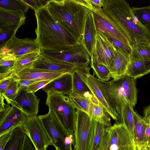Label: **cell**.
I'll use <instances>...</instances> for the list:
<instances>
[{"instance_id": "6da1fadb", "label": "cell", "mask_w": 150, "mask_h": 150, "mask_svg": "<svg viewBox=\"0 0 150 150\" xmlns=\"http://www.w3.org/2000/svg\"><path fill=\"white\" fill-rule=\"evenodd\" d=\"M34 11L37 23L35 40L41 51L67 50L78 43L51 15L46 5Z\"/></svg>"}, {"instance_id": "7a4b0ae2", "label": "cell", "mask_w": 150, "mask_h": 150, "mask_svg": "<svg viewBox=\"0 0 150 150\" xmlns=\"http://www.w3.org/2000/svg\"><path fill=\"white\" fill-rule=\"evenodd\" d=\"M102 9L109 19L127 33L132 45L135 42L150 43V26L145 27L141 23L127 1L104 0Z\"/></svg>"}, {"instance_id": "3957f363", "label": "cell", "mask_w": 150, "mask_h": 150, "mask_svg": "<svg viewBox=\"0 0 150 150\" xmlns=\"http://www.w3.org/2000/svg\"><path fill=\"white\" fill-rule=\"evenodd\" d=\"M46 6L57 21L80 43L88 9L73 0H50Z\"/></svg>"}, {"instance_id": "277c9868", "label": "cell", "mask_w": 150, "mask_h": 150, "mask_svg": "<svg viewBox=\"0 0 150 150\" xmlns=\"http://www.w3.org/2000/svg\"><path fill=\"white\" fill-rule=\"evenodd\" d=\"M82 78L92 93L111 117L120 123L122 114L126 101L117 95L110 81L99 79L90 72Z\"/></svg>"}, {"instance_id": "5b68a950", "label": "cell", "mask_w": 150, "mask_h": 150, "mask_svg": "<svg viewBox=\"0 0 150 150\" xmlns=\"http://www.w3.org/2000/svg\"><path fill=\"white\" fill-rule=\"evenodd\" d=\"M46 104L70 134L74 133L75 108L68 96L60 93L47 94Z\"/></svg>"}, {"instance_id": "8992f818", "label": "cell", "mask_w": 150, "mask_h": 150, "mask_svg": "<svg viewBox=\"0 0 150 150\" xmlns=\"http://www.w3.org/2000/svg\"><path fill=\"white\" fill-rule=\"evenodd\" d=\"M106 141L105 150H137L134 138L122 123L107 127Z\"/></svg>"}, {"instance_id": "52a82bcc", "label": "cell", "mask_w": 150, "mask_h": 150, "mask_svg": "<svg viewBox=\"0 0 150 150\" xmlns=\"http://www.w3.org/2000/svg\"><path fill=\"white\" fill-rule=\"evenodd\" d=\"M55 148L65 150L70 134L54 114L49 110L46 114L38 116Z\"/></svg>"}, {"instance_id": "ba28073f", "label": "cell", "mask_w": 150, "mask_h": 150, "mask_svg": "<svg viewBox=\"0 0 150 150\" xmlns=\"http://www.w3.org/2000/svg\"><path fill=\"white\" fill-rule=\"evenodd\" d=\"M14 33L6 42L0 45V56H8L17 58L33 52L41 53V50L35 39H20Z\"/></svg>"}, {"instance_id": "9c48e42d", "label": "cell", "mask_w": 150, "mask_h": 150, "mask_svg": "<svg viewBox=\"0 0 150 150\" xmlns=\"http://www.w3.org/2000/svg\"><path fill=\"white\" fill-rule=\"evenodd\" d=\"M36 150H47L52 142L38 116H28L22 126Z\"/></svg>"}, {"instance_id": "30bf717a", "label": "cell", "mask_w": 150, "mask_h": 150, "mask_svg": "<svg viewBox=\"0 0 150 150\" xmlns=\"http://www.w3.org/2000/svg\"><path fill=\"white\" fill-rule=\"evenodd\" d=\"M116 51L115 47L106 36L100 31H97L91 63L103 65L110 71Z\"/></svg>"}, {"instance_id": "8fae6325", "label": "cell", "mask_w": 150, "mask_h": 150, "mask_svg": "<svg viewBox=\"0 0 150 150\" xmlns=\"http://www.w3.org/2000/svg\"><path fill=\"white\" fill-rule=\"evenodd\" d=\"M91 11L97 31L107 33L132 47V43L128 35L119 25L112 21L105 15L102 8L94 6L93 9Z\"/></svg>"}, {"instance_id": "7c38bea8", "label": "cell", "mask_w": 150, "mask_h": 150, "mask_svg": "<svg viewBox=\"0 0 150 150\" xmlns=\"http://www.w3.org/2000/svg\"><path fill=\"white\" fill-rule=\"evenodd\" d=\"M91 120L87 113L76 109L73 129L75 150H89Z\"/></svg>"}, {"instance_id": "4fadbf2b", "label": "cell", "mask_w": 150, "mask_h": 150, "mask_svg": "<svg viewBox=\"0 0 150 150\" xmlns=\"http://www.w3.org/2000/svg\"><path fill=\"white\" fill-rule=\"evenodd\" d=\"M41 51L55 59L73 64L84 65L91 63V57L80 43L67 50L59 52Z\"/></svg>"}, {"instance_id": "5bb4252c", "label": "cell", "mask_w": 150, "mask_h": 150, "mask_svg": "<svg viewBox=\"0 0 150 150\" xmlns=\"http://www.w3.org/2000/svg\"><path fill=\"white\" fill-rule=\"evenodd\" d=\"M83 65H84L74 64L57 60L41 51L39 57L34 62L31 67L51 72L65 74H72Z\"/></svg>"}, {"instance_id": "9a60e30c", "label": "cell", "mask_w": 150, "mask_h": 150, "mask_svg": "<svg viewBox=\"0 0 150 150\" xmlns=\"http://www.w3.org/2000/svg\"><path fill=\"white\" fill-rule=\"evenodd\" d=\"M40 100L35 93L28 92L25 88L18 93L11 105L18 107L28 116H36Z\"/></svg>"}, {"instance_id": "2e32d148", "label": "cell", "mask_w": 150, "mask_h": 150, "mask_svg": "<svg viewBox=\"0 0 150 150\" xmlns=\"http://www.w3.org/2000/svg\"><path fill=\"white\" fill-rule=\"evenodd\" d=\"M25 14L0 9V32L11 31L16 33L25 24Z\"/></svg>"}, {"instance_id": "e0dca14e", "label": "cell", "mask_w": 150, "mask_h": 150, "mask_svg": "<svg viewBox=\"0 0 150 150\" xmlns=\"http://www.w3.org/2000/svg\"><path fill=\"white\" fill-rule=\"evenodd\" d=\"M112 81L115 86L123 95L126 102L134 107L137 100L136 79L125 75Z\"/></svg>"}, {"instance_id": "ac0fdd59", "label": "cell", "mask_w": 150, "mask_h": 150, "mask_svg": "<svg viewBox=\"0 0 150 150\" xmlns=\"http://www.w3.org/2000/svg\"><path fill=\"white\" fill-rule=\"evenodd\" d=\"M28 117L18 107L11 105L3 120L0 122V136L22 126Z\"/></svg>"}, {"instance_id": "d6986e66", "label": "cell", "mask_w": 150, "mask_h": 150, "mask_svg": "<svg viewBox=\"0 0 150 150\" xmlns=\"http://www.w3.org/2000/svg\"><path fill=\"white\" fill-rule=\"evenodd\" d=\"M97 32L93 13L88 9L86 18L83 34L80 43L91 57L96 43Z\"/></svg>"}, {"instance_id": "ffe728a7", "label": "cell", "mask_w": 150, "mask_h": 150, "mask_svg": "<svg viewBox=\"0 0 150 150\" xmlns=\"http://www.w3.org/2000/svg\"><path fill=\"white\" fill-rule=\"evenodd\" d=\"M108 127L92 118L89 150H105Z\"/></svg>"}, {"instance_id": "44dd1931", "label": "cell", "mask_w": 150, "mask_h": 150, "mask_svg": "<svg viewBox=\"0 0 150 150\" xmlns=\"http://www.w3.org/2000/svg\"><path fill=\"white\" fill-rule=\"evenodd\" d=\"M72 89V74L67 73L54 79L42 90L47 94L60 93L68 96Z\"/></svg>"}, {"instance_id": "7402d4cb", "label": "cell", "mask_w": 150, "mask_h": 150, "mask_svg": "<svg viewBox=\"0 0 150 150\" xmlns=\"http://www.w3.org/2000/svg\"><path fill=\"white\" fill-rule=\"evenodd\" d=\"M64 74H65L51 72L47 71L29 67L23 70L16 75L15 77L17 80H29L38 81L54 79Z\"/></svg>"}, {"instance_id": "603a6c76", "label": "cell", "mask_w": 150, "mask_h": 150, "mask_svg": "<svg viewBox=\"0 0 150 150\" xmlns=\"http://www.w3.org/2000/svg\"><path fill=\"white\" fill-rule=\"evenodd\" d=\"M84 65L79 67L72 74L73 89L72 92L82 96L98 105H100L82 78L81 69Z\"/></svg>"}, {"instance_id": "cb8c5ba5", "label": "cell", "mask_w": 150, "mask_h": 150, "mask_svg": "<svg viewBox=\"0 0 150 150\" xmlns=\"http://www.w3.org/2000/svg\"><path fill=\"white\" fill-rule=\"evenodd\" d=\"M40 53H31L17 58L11 69L7 73L0 76V80L4 78L15 76L23 70L31 67L34 62L39 57Z\"/></svg>"}, {"instance_id": "d4e9b609", "label": "cell", "mask_w": 150, "mask_h": 150, "mask_svg": "<svg viewBox=\"0 0 150 150\" xmlns=\"http://www.w3.org/2000/svg\"><path fill=\"white\" fill-rule=\"evenodd\" d=\"M110 69L111 77L117 80L126 74L129 58L118 49Z\"/></svg>"}, {"instance_id": "484cf974", "label": "cell", "mask_w": 150, "mask_h": 150, "mask_svg": "<svg viewBox=\"0 0 150 150\" xmlns=\"http://www.w3.org/2000/svg\"><path fill=\"white\" fill-rule=\"evenodd\" d=\"M150 72V61L130 59L125 75L136 79Z\"/></svg>"}, {"instance_id": "4316f807", "label": "cell", "mask_w": 150, "mask_h": 150, "mask_svg": "<svg viewBox=\"0 0 150 150\" xmlns=\"http://www.w3.org/2000/svg\"><path fill=\"white\" fill-rule=\"evenodd\" d=\"M134 121V139L137 147L144 145V137L146 128L149 124L144 117L132 110Z\"/></svg>"}, {"instance_id": "83f0119b", "label": "cell", "mask_w": 150, "mask_h": 150, "mask_svg": "<svg viewBox=\"0 0 150 150\" xmlns=\"http://www.w3.org/2000/svg\"><path fill=\"white\" fill-rule=\"evenodd\" d=\"M88 115L93 119L108 127L112 126L110 116L100 105L91 102Z\"/></svg>"}, {"instance_id": "f1b7e54d", "label": "cell", "mask_w": 150, "mask_h": 150, "mask_svg": "<svg viewBox=\"0 0 150 150\" xmlns=\"http://www.w3.org/2000/svg\"><path fill=\"white\" fill-rule=\"evenodd\" d=\"M25 134L22 126L14 129L4 150H22Z\"/></svg>"}, {"instance_id": "f546056e", "label": "cell", "mask_w": 150, "mask_h": 150, "mask_svg": "<svg viewBox=\"0 0 150 150\" xmlns=\"http://www.w3.org/2000/svg\"><path fill=\"white\" fill-rule=\"evenodd\" d=\"M132 48L130 59L150 61V43L135 42L132 46Z\"/></svg>"}, {"instance_id": "4dcf8cb0", "label": "cell", "mask_w": 150, "mask_h": 150, "mask_svg": "<svg viewBox=\"0 0 150 150\" xmlns=\"http://www.w3.org/2000/svg\"><path fill=\"white\" fill-rule=\"evenodd\" d=\"M30 7L23 0H1L0 9L7 11L22 12L25 14Z\"/></svg>"}, {"instance_id": "1f68e13d", "label": "cell", "mask_w": 150, "mask_h": 150, "mask_svg": "<svg viewBox=\"0 0 150 150\" xmlns=\"http://www.w3.org/2000/svg\"><path fill=\"white\" fill-rule=\"evenodd\" d=\"M133 107L126 103L122 110L120 123L127 128L134 139V121L132 110Z\"/></svg>"}, {"instance_id": "d6a6232c", "label": "cell", "mask_w": 150, "mask_h": 150, "mask_svg": "<svg viewBox=\"0 0 150 150\" xmlns=\"http://www.w3.org/2000/svg\"><path fill=\"white\" fill-rule=\"evenodd\" d=\"M68 96L75 108L88 114L90 104L91 102L82 96L72 92Z\"/></svg>"}, {"instance_id": "836d02e7", "label": "cell", "mask_w": 150, "mask_h": 150, "mask_svg": "<svg viewBox=\"0 0 150 150\" xmlns=\"http://www.w3.org/2000/svg\"><path fill=\"white\" fill-rule=\"evenodd\" d=\"M134 15L139 21L145 27L150 26V6L143 7H132Z\"/></svg>"}, {"instance_id": "e575fe53", "label": "cell", "mask_w": 150, "mask_h": 150, "mask_svg": "<svg viewBox=\"0 0 150 150\" xmlns=\"http://www.w3.org/2000/svg\"><path fill=\"white\" fill-rule=\"evenodd\" d=\"M91 67L93 70V75L99 79L107 81L111 78L110 70L105 66L96 63H91Z\"/></svg>"}, {"instance_id": "d590c367", "label": "cell", "mask_w": 150, "mask_h": 150, "mask_svg": "<svg viewBox=\"0 0 150 150\" xmlns=\"http://www.w3.org/2000/svg\"><path fill=\"white\" fill-rule=\"evenodd\" d=\"M19 85L18 80L16 79L10 83L5 92L2 95L8 104L11 105L15 100L18 93Z\"/></svg>"}, {"instance_id": "8d00e7d4", "label": "cell", "mask_w": 150, "mask_h": 150, "mask_svg": "<svg viewBox=\"0 0 150 150\" xmlns=\"http://www.w3.org/2000/svg\"><path fill=\"white\" fill-rule=\"evenodd\" d=\"M103 33L116 48L119 49L130 59L132 52V48L131 46L115 38L107 33Z\"/></svg>"}, {"instance_id": "74e56055", "label": "cell", "mask_w": 150, "mask_h": 150, "mask_svg": "<svg viewBox=\"0 0 150 150\" xmlns=\"http://www.w3.org/2000/svg\"><path fill=\"white\" fill-rule=\"evenodd\" d=\"M16 59L12 56H0V76L5 74L11 69Z\"/></svg>"}, {"instance_id": "f35d334b", "label": "cell", "mask_w": 150, "mask_h": 150, "mask_svg": "<svg viewBox=\"0 0 150 150\" xmlns=\"http://www.w3.org/2000/svg\"><path fill=\"white\" fill-rule=\"evenodd\" d=\"M54 79L42 80L35 82L26 88L28 92L35 93L39 89L43 88Z\"/></svg>"}, {"instance_id": "ab89813d", "label": "cell", "mask_w": 150, "mask_h": 150, "mask_svg": "<svg viewBox=\"0 0 150 150\" xmlns=\"http://www.w3.org/2000/svg\"><path fill=\"white\" fill-rule=\"evenodd\" d=\"M49 0H23L34 11L39 9L46 6Z\"/></svg>"}, {"instance_id": "60d3db41", "label": "cell", "mask_w": 150, "mask_h": 150, "mask_svg": "<svg viewBox=\"0 0 150 150\" xmlns=\"http://www.w3.org/2000/svg\"><path fill=\"white\" fill-rule=\"evenodd\" d=\"M16 79L15 76L4 78L0 80V95H3L9 85Z\"/></svg>"}, {"instance_id": "b9f144b4", "label": "cell", "mask_w": 150, "mask_h": 150, "mask_svg": "<svg viewBox=\"0 0 150 150\" xmlns=\"http://www.w3.org/2000/svg\"><path fill=\"white\" fill-rule=\"evenodd\" d=\"M12 131L8 132L0 136V150H4L10 137Z\"/></svg>"}, {"instance_id": "7bdbcfd3", "label": "cell", "mask_w": 150, "mask_h": 150, "mask_svg": "<svg viewBox=\"0 0 150 150\" xmlns=\"http://www.w3.org/2000/svg\"><path fill=\"white\" fill-rule=\"evenodd\" d=\"M22 150H36L29 138L25 134Z\"/></svg>"}, {"instance_id": "ee69618b", "label": "cell", "mask_w": 150, "mask_h": 150, "mask_svg": "<svg viewBox=\"0 0 150 150\" xmlns=\"http://www.w3.org/2000/svg\"><path fill=\"white\" fill-rule=\"evenodd\" d=\"M19 85L18 93L22 89L26 88L31 84L37 82L33 80H18Z\"/></svg>"}, {"instance_id": "f6af8a7d", "label": "cell", "mask_w": 150, "mask_h": 150, "mask_svg": "<svg viewBox=\"0 0 150 150\" xmlns=\"http://www.w3.org/2000/svg\"><path fill=\"white\" fill-rule=\"evenodd\" d=\"M13 32L11 31L0 32V45L7 40L12 35Z\"/></svg>"}, {"instance_id": "bcb514c9", "label": "cell", "mask_w": 150, "mask_h": 150, "mask_svg": "<svg viewBox=\"0 0 150 150\" xmlns=\"http://www.w3.org/2000/svg\"><path fill=\"white\" fill-rule=\"evenodd\" d=\"M73 0L75 2L85 6L91 11H92L94 8V6L88 0Z\"/></svg>"}, {"instance_id": "7dc6e473", "label": "cell", "mask_w": 150, "mask_h": 150, "mask_svg": "<svg viewBox=\"0 0 150 150\" xmlns=\"http://www.w3.org/2000/svg\"><path fill=\"white\" fill-rule=\"evenodd\" d=\"M144 145L148 146L150 144V124L147 126L144 137Z\"/></svg>"}, {"instance_id": "c3c4849f", "label": "cell", "mask_w": 150, "mask_h": 150, "mask_svg": "<svg viewBox=\"0 0 150 150\" xmlns=\"http://www.w3.org/2000/svg\"><path fill=\"white\" fill-rule=\"evenodd\" d=\"M88 0L93 6L98 8H102L104 0Z\"/></svg>"}, {"instance_id": "681fc988", "label": "cell", "mask_w": 150, "mask_h": 150, "mask_svg": "<svg viewBox=\"0 0 150 150\" xmlns=\"http://www.w3.org/2000/svg\"><path fill=\"white\" fill-rule=\"evenodd\" d=\"M144 118L147 121L150 117V105L146 107L144 110Z\"/></svg>"}, {"instance_id": "f907efd6", "label": "cell", "mask_w": 150, "mask_h": 150, "mask_svg": "<svg viewBox=\"0 0 150 150\" xmlns=\"http://www.w3.org/2000/svg\"><path fill=\"white\" fill-rule=\"evenodd\" d=\"M137 150H149L148 146L144 145L137 147Z\"/></svg>"}, {"instance_id": "816d5d0a", "label": "cell", "mask_w": 150, "mask_h": 150, "mask_svg": "<svg viewBox=\"0 0 150 150\" xmlns=\"http://www.w3.org/2000/svg\"><path fill=\"white\" fill-rule=\"evenodd\" d=\"M148 122L149 123V124H150V117L149 118V120H148Z\"/></svg>"}, {"instance_id": "f5cc1de1", "label": "cell", "mask_w": 150, "mask_h": 150, "mask_svg": "<svg viewBox=\"0 0 150 150\" xmlns=\"http://www.w3.org/2000/svg\"><path fill=\"white\" fill-rule=\"evenodd\" d=\"M148 147L149 150H150V144L149 145V146H148Z\"/></svg>"}, {"instance_id": "db71d44e", "label": "cell", "mask_w": 150, "mask_h": 150, "mask_svg": "<svg viewBox=\"0 0 150 150\" xmlns=\"http://www.w3.org/2000/svg\"><path fill=\"white\" fill-rule=\"evenodd\" d=\"M55 149H56V150H59V149H57V148H55Z\"/></svg>"}, {"instance_id": "11a10c76", "label": "cell", "mask_w": 150, "mask_h": 150, "mask_svg": "<svg viewBox=\"0 0 150 150\" xmlns=\"http://www.w3.org/2000/svg\"></svg>"}]
</instances>
